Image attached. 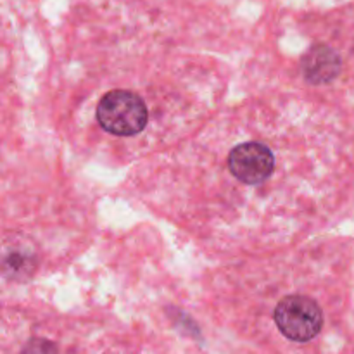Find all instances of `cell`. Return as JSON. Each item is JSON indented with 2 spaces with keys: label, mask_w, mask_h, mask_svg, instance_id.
Here are the masks:
<instances>
[{
  "label": "cell",
  "mask_w": 354,
  "mask_h": 354,
  "mask_svg": "<svg viewBox=\"0 0 354 354\" xmlns=\"http://www.w3.org/2000/svg\"><path fill=\"white\" fill-rule=\"evenodd\" d=\"M223 166L237 185L235 192H242V189H259L277 178L279 152L266 140L248 138L227 152Z\"/></svg>",
  "instance_id": "6da1fadb"
},
{
  "label": "cell",
  "mask_w": 354,
  "mask_h": 354,
  "mask_svg": "<svg viewBox=\"0 0 354 354\" xmlns=\"http://www.w3.org/2000/svg\"><path fill=\"white\" fill-rule=\"evenodd\" d=\"M339 71V59L332 50L324 47L310 52L304 61V75L310 82L324 83L334 78Z\"/></svg>",
  "instance_id": "277c9868"
},
{
  "label": "cell",
  "mask_w": 354,
  "mask_h": 354,
  "mask_svg": "<svg viewBox=\"0 0 354 354\" xmlns=\"http://www.w3.org/2000/svg\"><path fill=\"white\" fill-rule=\"evenodd\" d=\"M97 123L116 137H133L142 133L149 123V107L138 93L116 88L99 100L95 109Z\"/></svg>",
  "instance_id": "7a4b0ae2"
},
{
  "label": "cell",
  "mask_w": 354,
  "mask_h": 354,
  "mask_svg": "<svg viewBox=\"0 0 354 354\" xmlns=\"http://www.w3.org/2000/svg\"><path fill=\"white\" fill-rule=\"evenodd\" d=\"M277 328L294 342H308L320 334L324 313L313 297L292 294L277 304L273 311Z\"/></svg>",
  "instance_id": "3957f363"
}]
</instances>
